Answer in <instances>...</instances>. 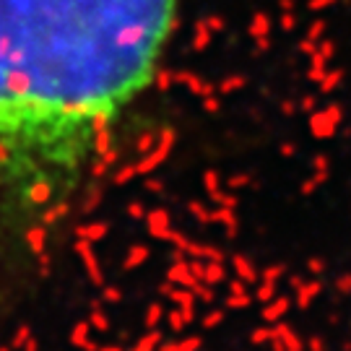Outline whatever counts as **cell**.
<instances>
[{
	"instance_id": "cell-1",
	"label": "cell",
	"mask_w": 351,
	"mask_h": 351,
	"mask_svg": "<svg viewBox=\"0 0 351 351\" xmlns=\"http://www.w3.org/2000/svg\"><path fill=\"white\" fill-rule=\"evenodd\" d=\"M177 0H0V193L60 208L151 86Z\"/></svg>"
}]
</instances>
